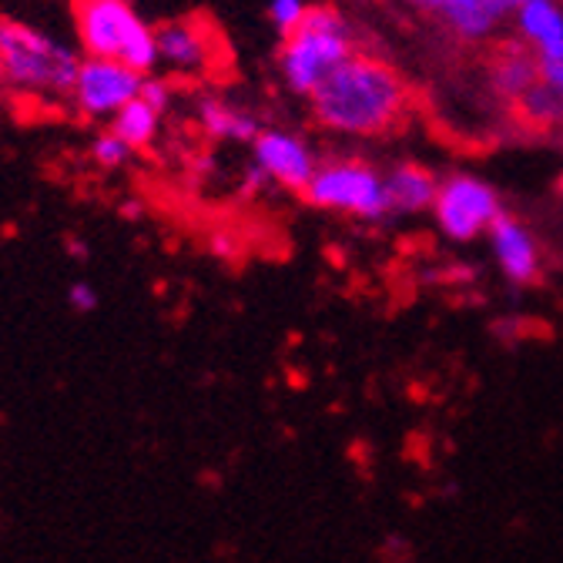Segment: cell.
<instances>
[{
	"mask_svg": "<svg viewBox=\"0 0 563 563\" xmlns=\"http://www.w3.org/2000/svg\"><path fill=\"white\" fill-rule=\"evenodd\" d=\"M312 121L339 137H389L412 114V88L386 57L356 51L309 98Z\"/></svg>",
	"mask_w": 563,
	"mask_h": 563,
	"instance_id": "1",
	"label": "cell"
},
{
	"mask_svg": "<svg viewBox=\"0 0 563 563\" xmlns=\"http://www.w3.org/2000/svg\"><path fill=\"white\" fill-rule=\"evenodd\" d=\"M78 64V44H67L31 21L0 14V98L37 108L67 104Z\"/></svg>",
	"mask_w": 563,
	"mask_h": 563,
	"instance_id": "2",
	"label": "cell"
},
{
	"mask_svg": "<svg viewBox=\"0 0 563 563\" xmlns=\"http://www.w3.org/2000/svg\"><path fill=\"white\" fill-rule=\"evenodd\" d=\"M75 44L85 57H111L155 75L158 37L155 24L141 18L134 0H67Z\"/></svg>",
	"mask_w": 563,
	"mask_h": 563,
	"instance_id": "3",
	"label": "cell"
},
{
	"mask_svg": "<svg viewBox=\"0 0 563 563\" xmlns=\"http://www.w3.org/2000/svg\"><path fill=\"white\" fill-rule=\"evenodd\" d=\"M356 51V34H352L349 21L335 8L312 4L309 18L292 34L282 37L275 64L282 85L309 101L316 88Z\"/></svg>",
	"mask_w": 563,
	"mask_h": 563,
	"instance_id": "4",
	"label": "cell"
},
{
	"mask_svg": "<svg viewBox=\"0 0 563 563\" xmlns=\"http://www.w3.org/2000/svg\"><path fill=\"white\" fill-rule=\"evenodd\" d=\"M302 198L312 208L360 222H386L393 216L383 172L373 162L352 155L319 158L309 185L302 188Z\"/></svg>",
	"mask_w": 563,
	"mask_h": 563,
	"instance_id": "5",
	"label": "cell"
},
{
	"mask_svg": "<svg viewBox=\"0 0 563 563\" xmlns=\"http://www.w3.org/2000/svg\"><path fill=\"white\" fill-rule=\"evenodd\" d=\"M433 222L437 229L456 242V245H470L476 239H483L489 232V225L504 216V201L489 181L456 172L440 178V191L433 198Z\"/></svg>",
	"mask_w": 563,
	"mask_h": 563,
	"instance_id": "6",
	"label": "cell"
},
{
	"mask_svg": "<svg viewBox=\"0 0 563 563\" xmlns=\"http://www.w3.org/2000/svg\"><path fill=\"white\" fill-rule=\"evenodd\" d=\"M155 37H158V67L168 70L172 78L201 81L219 75L222 64L229 60L219 27L201 14L158 24Z\"/></svg>",
	"mask_w": 563,
	"mask_h": 563,
	"instance_id": "7",
	"label": "cell"
},
{
	"mask_svg": "<svg viewBox=\"0 0 563 563\" xmlns=\"http://www.w3.org/2000/svg\"><path fill=\"white\" fill-rule=\"evenodd\" d=\"M145 78L137 67L111 60V57H81L75 85H70L67 95V108L88 118V121H111L124 104H131L141 88H145Z\"/></svg>",
	"mask_w": 563,
	"mask_h": 563,
	"instance_id": "8",
	"label": "cell"
},
{
	"mask_svg": "<svg viewBox=\"0 0 563 563\" xmlns=\"http://www.w3.org/2000/svg\"><path fill=\"white\" fill-rule=\"evenodd\" d=\"M249 148H252V162L272 178V185L299 195L319 165L316 148L289 128H262Z\"/></svg>",
	"mask_w": 563,
	"mask_h": 563,
	"instance_id": "9",
	"label": "cell"
},
{
	"mask_svg": "<svg viewBox=\"0 0 563 563\" xmlns=\"http://www.w3.org/2000/svg\"><path fill=\"white\" fill-rule=\"evenodd\" d=\"M540 78V57L527 44H520L517 37L489 44L483 60V85L500 104L514 108Z\"/></svg>",
	"mask_w": 563,
	"mask_h": 563,
	"instance_id": "10",
	"label": "cell"
},
{
	"mask_svg": "<svg viewBox=\"0 0 563 563\" xmlns=\"http://www.w3.org/2000/svg\"><path fill=\"white\" fill-rule=\"evenodd\" d=\"M486 242H489L493 262L500 265L510 286H537L543 275V255H540L533 232L520 219L504 211V216L489 225Z\"/></svg>",
	"mask_w": 563,
	"mask_h": 563,
	"instance_id": "11",
	"label": "cell"
},
{
	"mask_svg": "<svg viewBox=\"0 0 563 563\" xmlns=\"http://www.w3.org/2000/svg\"><path fill=\"white\" fill-rule=\"evenodd\" d=\"M514 37L527 44L540 64L563 57V4L560 0H527L514 14Z\"/></svg>",
	"mask_w": 563,
	"mask_h": 563,
	"instance_id": "12",
	"label": "cell"
},
{
	"mask_svg": "<svg viewBox=\"0 0 563 563\" xmlns=\"http://www.w3.org/2000/svg\"><path fill=\"white\" fill-rule=\"evenodd\" d=\"M195 124L205 137L225 141V145H252L255 134L262 131V121L249 108L219 95H201L195 101Z\"/></svg>",
	"mask_w": 563,
	"mask_h": 563,
	"instance_id": "13",
	"label": "cell"
},
{
	"mask_svg": "<svg viewBox=\"0 0 563 563\" xmlns=\"http://www.w3.org/2000/svg\"><path fill=\"white\" fill-rule=\"evenodd\" d=\"M386 178V198L393 216H422V211L433 208V198L440 191V178L433 168L422 162H396Z\"/></svg>",
	"mask_w": 563,
	"mask_h": 563,
	"instance_id": "14",
	"label": "cell"
},
{
	"mask_svg": "<svg viewBox=\"0 0 563 563\" xmlns=\"http://www.w3.org/2000/svg\"><path fill=\"white\" fill-rule=\"evenodd\" d=\"M514 121L523 131L533 134H563V88L550 85V81H537L514 108H510Z\"/></svg>",
	"mask_w": 563,
	"mask_h": 563,
	"instance_id": "15",
	"label": "cell"
},
{
	"mask_svg": "<svg viewBox=\"0 0 563 563\" xmlns=\"http://www.w3.org/2000/svg\"><path fill=\"white\" fill-rule=\"evenodd\" d=\"M162 121H165V114H162L155 104H148L145 98L137 95L131 104H124V108L108 121V128L124 141V145H131L134 152H145V148H152L155 141H158Z\"/></svg>",
	"mask_w": 563,
	"mask_h": 563,
	"instance_id": "16",
	"label": "cell"
},
{
	"mask_svg": "<svg viewBox=\"0 0 563 563\" xmlns=\"http://www.w3.org/2000/svg\"><path fill=\"white\" fill-rule=\"evenodd\" d=\"M88 155H91V162H95L101 172H121V168L131 165V158H134L137 152H134L131 145H124V141H121L111 128H104V131L95 134Z\"/></svg>",
	"mask_w": 563,
	"mask_h": 563,
	"instance_id": "17",
	"label": "cell"
},
{
	"mask_svg": "<svg viewBox=\"0 0 563 563\" xmlns=\"http://www.w3.org/2000/svg\"><path fill=\"white\" fill-rule=\"evenodd\" d=\"M309 0H268V24L278 31V37H286L309 18Z\"/></svg>",
	"mask_w": 563,
	"mask_h": 563,
	"instance_id": "18",
	"label": "cell"
},
{
	"mask_svg": "<svg viewBox=\"0 0 563 563\" xmlns=\"http://www.w3.org/2000/svg\"><path fill=\"white\" fill-rule=\"evenodd\" d=\"M141 98H145L148 104H155L162 114H168V111H172V101H175L172 81H168V78H155V75H148V78H145V88H141Z\"/></svg>",
	"mask_w": 563,
	"mask_h": 563,
	"instance_id": "19",
	"label": "cell"
},
{
	"mask_svg": "<svg viewBox=\"0 0 563 563\" xmlns=\"http://www.w3.org/2000/svg\"><path fill=\"white\" fill-rule=\"evenodd\" d=\"M67 302H70V309H78V312H95L98 302H101V296H98V289L91 286V282L81 278V282H70Z\"/></svg>",
	"mask_w": 563,
	"mask_h": 563,
	"instance_id": "20",
	"label": "cell"
},
{
	"mask_svg": "<svg viewBox=\"0 0 563 563\" xmlns=\"http://www.w3.org/2000/svg\"><path fill=\"white\" fill-rule=\"evenodd\" d=\"M268 188H272V178H268L255 162H249L245 172H242V178H239V191L252 198V195H262V191H268Z\"/></svg>",
	"mask_w": 563,
	"mask_h": 563,
	"instance_id": "21",
	"label": "cell"
},
{
	"mask_svg": "<svg viewBox=\"0 0 563 563\" xmlns=\"http://www.w3.org/2000/svg\"><path fill=\"white\" fill-rule=\"evenodd\" d=\"M406 4L419 14H433V18H443L450 8H456L460 0H406Z\"/></svg>",
	"mask_w": 563,
	"mask_h": 563,
	"instance_id": "22",
	"label": "cell"
},
{
	"mask_svg": "<svg viewBox=\"0 0 563 563\" xmlns=\"http://www.w3.org/2000/svg\"><path fill=\"white\" fill-rule=\"evenodd\" d=\"M540 75H543V81L563 88V57L560 60H550V64H540Z\"/></svg>",
	"mask_w": 563,
	"mask_h": 563,
	"instance_id": "23",
	"label": "cell"
},
{
	"mask_svg": "<svg viewBox=\"0 0 563 563\" xmlns=\"http://www.w3.org/2000/svg\"><path fill=\"white\" fill-rule=\"evenodd\" d=\"M556 188H560V191H563V175H560V181H556Z\"/></svg>",
	"mask_w": 563,
	"mask_h": 563,
	"instance_id": "24",
	"label": "cell"
},
{
	"mask_svg": "<svg viewBox=\"0 0 563 563\" xmlns=\"http://www.w3.org/2000/svg\"><path fill=\"white\" fill-rule=\"evenodd\" d=\"M560 137H563V134H560Z\"/></svg>",
	"mask_w": 563,
	"mask_h": 563,
	"instance_id": "25",
	"label": "cell"
}]
</instances>
